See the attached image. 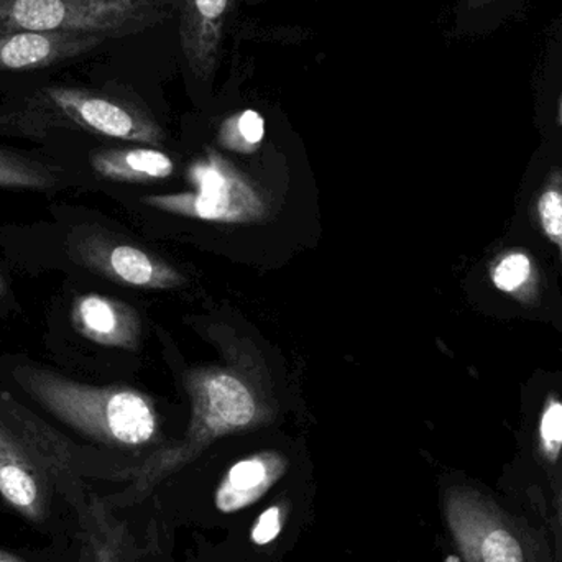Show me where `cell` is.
I'll return each mask as SVG.
<instances>
[{"mask_svg":"<svg viewBox=\"0 0 562 562\" xmlns=\"http://www.w3.org/2000/svg\"><path fill=\"white\" fill-rule=\"evenodd\" d=\"M101 36L71 32H13L0 35V71H33L61 65L101 46Z\"/></svg>","mask_w":562,"mask_h":562,"instance_id":"10","label":"cell"},{"mask_svg":"<svg viewBox=\"0 0 562 562\" xmlns=\"http://www.w3.org/2000/svg\"><path fill=\"white\" fill-rule=\"evenodd\" d=\"M66 246L75 262L115 283L147 290H167L184 283V277L164 260L131 244L119 243L95 227L72 231Z\"/></svg>","mask_w":562,"mask_h":562,"instance_id":"8","label":"cell"},{"mask_svg":"<svg viewBox=\"0 0 562 562\" xmlns=\"http://www.w3.org/2000/svg\"><path fill=\"white\" fill-rule=\"evenodd\" d=\"M75 562H142L140 548L127 518L104 494L92 495L76 533Z\"/></svg>","mask_w":562,"mask_h":562,"instance_id":"9","label":"cell"},{"mask_svg":"<svg viewBox=\"0 0 562 562\" xmlns=\"http://www.w3.org/2000/svg\"><path fill=\"white\" fill-rule=\"evenodd\" d=\"M233 0H180L181 48L191 71L207 79L216 69Z\"/></svg>","mask_w":562,"mask_h":562,"instance_id":"12","label":"cell"},{"mask_svg":"<svg viewBox=\"0 0 562 562\" xmlns=\"http://www.w3.org/2000/svg\"><path fill=\"white\" fill-rule=\"evenodd\" d=\"M168 0H0V35L71 32L119 38L167 15Z\"/></svg>","mask_w":562,"mask_h":562,"instance_id":"6","label":"cell"},{"mask_svg":"<svg viewBox=\"0 0 562 562\" xmlns=\"http://www.w3.org/2000/svg\"><path fill=\"white\" fill-rule=\"evenodd\" d=\"M494 2V0H468L469 9H479V7L487 5V3Z\"/></svg>","mask_w":562,"mask_h":562,"instance_id":"24","label":"cell"},{"mask_svg":"<svg viewBox=\"0 0 562 562\" xmlns=\"http://www.w3.org/2000/svg\"><path fill=\"white\" fill-rule=\"evenodd\" d=\"M280 507H273L269 512L270 521H267L266 515L260 518L259 527L254 528L252 533V540L256 543H267V541L273 540L280 533V524H276V521H280Z\"/></svg>","mask_w":562,"mask_h":562,"instance_id":"22","label":"cell"},{"mask_svg":"<svg viewBox=\"0 0 562 562\" xmlns=\"http://www.w3.org/2000/svg\"><path fill=\"white\" fill-rule=\"evenodd\" d=\"M101 477L91 459L0 392V505L45 541L72 543Z\"/></svg>","mask_w":562,"mask_h":562,"instance_id":"1","label":"cell"},{"mask_svg":"<svg viewBox=\"0 0 562 562\" xmlns=\"http://www.w3.org/2000/svg\"><path fill=\"white\" fill-rule=\"evenodd\" d=\"M193 190L144 198V203L168 214L221 224H254L269 216L260 188L217 150H207L187 168Z\"/></svg>","mask_w":562,"mask_h":562,"instance_id":"7","label":"cell"},{"mask_svg":"<svg viewBox=\"0 0 562 562\" xmlns=\"http://www.w3.org/2000/svg\"><path fill=\"white\" fill-rule=\"evenodd\" d=\"M286 471V456L279 451L247 456L221 479L214 494V505L221 514L226 515L246 510L269 494Z\"/></svg>","mask_w":562,"mask_h":562,"instance_id":"13","label":"cell"},{"mask_svg":"<svg viewBox=\"0 0 562 562\" xmlns=\"http://www.w3.org/2000/svg\"><path fill=\"white\" fill-rule=\"evenodd\" d=\"M191 422L187 435L170 448L154 452L137 468L125 469L127 487L104 494L119 510L137 504L161 481L200 458L224 436L252 431L272 422V409L240 373L223 367H201L187 373Z\"/></svg>","mask_w":562,"mask_h":562,"instance_id":"2","label":"cell"},{"mask_svg":"<svg viewBox=\"0 0 562 562\" xmlns=\"http://www.w3.org/2000/svg\"><path fill=\"white\" fill-rule=\"evenodd\" d=\"M13 379L49 415L98 445L142 449L157 441V409L137 390L86 385L33 366L16 367Z\"/></svg>","mask_w":562,"mask_h":562,"instance_id":"4","label":"cell"},{"mask_svg":"<svg viewBox=\"0 0 562 562\" xmlns=\"http://www.w3.org/2000/svg\"><path fill=\"white\" fill-rule=\"evenodd\" d=\"M9 293V284H7L5 277H3L2 269H0V297L7 296Z\"/></svg>","mask_w":562,"mask_h":562,"instance_id":"23","label":"cell"},{"mask_svg":"<svg viewBox=\"0 0 562 562\" xmlns=\"http://www.w3.org/2000/svg\"><path fill=\"white\" fill-rule=\"evenodd\" d=\"M561 124H562V104H561Z\"/></svg>","mask_w":562,"mask_h":562,"instance_id":"25","label":"cell"},{"mask_svg":"<svg viewBox=\"0 0 562 562\" xmlns=\"http://www.w3.org/2000/svg\"><path fill=\"white\" fill-rule=\"evenodd\" d=\"M562 454V400L548 396L538 426V458L543 469L550 468Z\"/></svg>","mask_w":562,"mask_h":562,"instance_id":"20","label":"cell"},{"mask_svg":"<svg viewBox=\"0 0 562 562\" xmlns=\"http://www.w3.org/2000/svg\"><path fill=\"white\" fill-rule=\"evenodd\" d=\"M491 279L497 290L521 303H535L540 294V273L533 257L525 250H507L491 266Z\"/></svg>","mask_w":562,"mask_h":562,"instance_id":"15","label":"cell"},{"mask_svg":"<svg viewBox=\"0 0 562 562\" xmlns=\"http://www.w3.org/2000/svg\"><path fill=\"white\" fill-rule=\"evenodd\" d=\"M91 167L99 177L119 183H150L173 175V160L157 148H101L91 155Z\"/></svg>","mask_w":562,"mask_h":562,"instance_id":"14","label":"cell"},{"mask_svg":"<svg viewBox=\"0 0 562 562\" xmlns=\"http://www.w3.org/2000/svg\"><path fill=\"white\" fill-rule=\"evenodd\" d=\"M58 168L0 148V188L48 191L58 184Z\"/></svg>","mask_w":562,"mask_h":562,"instance_id":"16","label":"cell"},{"mask_svg":"<svg viewBox=\"0 0 562 562\" xmlns=\"http://www.w3.org/2000/svg\"><path fill=\"white\" fill-rule=\"evenodd\" d=\"M441 504L464 562H560L543 504L531 495L461 482L445 488Z\"/></svg>","mask_w":562,"mask_h":562,"instance_id":"3","label":"cell"},{"mask_svg":"<svg viewBox=\"0 0 562 562\" xmlns=\"http://www.w3.org/2000/svg\"><path fill=\"white\" fill-rule=\"evenodd\" d=\"M75 541L72 543L45 541L43 547L20 548L0 544V562H75Z\"/></svg>","mask_w":562,"mask_h":562,"instance_id":"21","label":"cell"},{"mask_svg":"<svg viewBox=\"0 0 562 562\" xmlns=\"http://www.w3.org/2000/svg\"><path fill=\"white\" fill-rule=\"evenodd\" d=\"M10 134L43 137L53 131H85L119 140L157 145L164 131L140 109L98 89L43 86L0 114Z\"/></svg>","mask_w":562,"mask_h":562,"instance_id":"5","label":"cell"},{"mask_svg":"<svg viewBox=\"0 0 562 562\" xmlns=\"http://www.w3.org/2000/svg\"><path fill=\"white\" fill-rule=\"evenodd\" d=\"M263 138H266V119L254 109H246L231 115L220 128V144L236 154H256L262 147Z\"/></svg>","mask_w":562,"mask_h":562,"instance_id":"17","label":"cell"},{"mask_svg":"<svg viewBox=\"0 0 562 562\" xmlns=\"http://www.w3.org/2000/svg\"><path fill=\"white\" fill-rule=\"evenodd\" d=\"M547 479L543 484L527 485L524 491L533 494L543 504L544 514L553 528L558 557L562 562V454L553 465L544 469Z\"/></svg>","mask_w":562,"mask_h":562,"instance_id":"19","label":"cell"},{"mask_svg":"<svg viewBox=\"0 0 562 562\" xmlns=\"http://www.w3.org/2000/svg\"><path fill=\"white\" fill-rule=\"evenodd\" d=\"M537 220L544 236L560 249L562 260V171H553L537 198Z\"/></svg>","mask_w":562,"mask_h":562,"instance_id":"18","label":"cell"},{"mask_svg":"<svg viewBox=\"0 0 562 562\" xmlns=\"http://www.w3.org/2000/svg\"><path fill=\"white\" fill-rule=\"evenodd\" d=\"M71 324L79 336L99 346L135 350L140 344L142 323L137 311L104 294L76 296Z\"/></svg>","mask_w":562,"mask_h":562,"instance_id":"11","label":"cell"}]
</instances>
